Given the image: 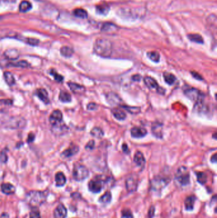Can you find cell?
I'll return each mask as SVG.
<instances>
[{
	"label": "cell",
	"mask_w": 217,
	"mask_h": 218,
	"mask_svg": "<svg viewBox=\"0 0 217 218\" xmlns=\"http://www.w3.org/2000/svg\"><path fill=\"white\" fill-rule=\"evenodd\" d=\"M94 53L102 58H110L113 52V45L106 38H98L94 45Z\"/></svg>",
	"instance_id": "1"
},
{
	"label": "cell",
	"mask_w": 217,
	"mask_h": 218,
	"mask_svg": "<svg viewBox=\"0 0 217 218\" xmlns=\"http://www.w3.org/2000/svg\"><path fill=\"white\" fill-rule=\"evenodd\" d=\"M47 200V195L44 192L39 191H31L27 193L26 202L32 207H37Z\"/></svg>",
	"instance_id": "2"
},
{
	"label": "cell",
	"mask_w": 217,
	"mask_h": 218,
	"mask_svg": "<svg viewBox=\"0 0 217 218\" xmlns=\"http://www.w3.org/2000/svg\"><path fill=\"white\" fill-rule=\"evenodd\" d=\"M89 172L86 166L77 163L73 169V177L77 181H82L89 177Z\"/></svg>",
	"instance_id": "3"
},
{
	"label": "cell",
	"mask_w": 217,
	"mask_h": 218,
	"mask_svg": "<svg viewBox=\"0 0 217 218\" xmlns=\"http://www.w3.org/2000/svg\"><path fill=\"white\" fill-rule=\"evenodd\" d=\"M175 179L182 186H187L190 183V173L188 169L182 166L178 169L175 173Z\"/></svg>",
	"instance_id": "4"
},
{
	"label": "cell",
	"mask_w": 217,
	"mask_h": 218,
	"mask_svg": "<svg viewBox=\"0 0 217 218\" xmlns=\"http://www.w3.org/2000/svg\"><path fill=\"white\" fill-rule=\"evenodd\" d=\"M169 182V178L161 175H157L151 181V188L153 191H161L164 189Z\"/></svg>",
	"instance_id": "5"
},
{
	"label": "cell",
	"mask_w": 217,
	"mask_h": 218,
	"mask_svg": "<svg viewBox=\"0 0 217 218\" xmlns=\"http://www.w3.org/2000/svg\"><path fill=\"white\" fill-rule=\"evenodd\" d=\"M106 181L102 179L101 176H96L90 180L88 184V188L90 191L93 193H98L101 191Z\"/></svg>",
	"instance_id": "6"
},
{
	"label": "cell",
	"mask_w": 217,
	"mask_h": 218,
	"mask_svg": "<svg viewBox=\"0 0 217 218\" xmlns=\"http://www.w3.org/2000/svg\"><path fill=\"white\" fill-rule=\"evenodd\" d=\"M185 95L190 100L199 103H201L204 98V95L198 89L194 88H188L184 91Z\"/></svg>",
	"instance_id": "7"
},
{
	"label": "cell",
	"mask_w": 217,
	"mask_h": 218,
	"mask_svg": "<svg viewBox=\"0 0 217 218\" xmlns=\"http://www.w3.org/2000/svg\"><path fill=\"white\" fill-rule=\"evenodd\" d=\"M49 121L52 126H57L63 122V113L59 110H55L52 112L49 118Z\"/></svg>",
	"instance_id": "8"
},
{
	"label": "cell",
	"mask_w": 217,
	"mask_h": 218,
	"mask_svg": "<svg viewBox=\"0 0 217 218\" xmlns=\"http://www.w3.org/2000/svg\"><path fill=\"white\" fill-rule=\"evenodd\" d=\"M138 180L134 177V176H131L128 177L126 181V187L127 191L130 193H133L136 191L138 188Z\"/></svg>",
	"instance_id": "9"
},
{
	"label": "cell",
	"mask_w": 217,
	"mask_h": 218,
	"mask_svg": "<svg viewBox=\"0 0 217 218\" xmlns=\"http://www.w3.org/2000/svg\"><path fill=\"white\" fill-rule=\"evenodd\" d=\"M144 82L145 85L150 89H156L157 90L158 92H161V93H163L162 92V91H164L162 88H160L157 82L153 78L149 77V76H147L144 78Z\"/></svg>",
	"instance_id": "10"
},
{
	"label": "cell",
	"mask_w": 217,
	"mask_h": 218,
	"mask_svg": "<svg viewBox=\"0 0 217 218\" xmlns=\"http://www.w3.org/2000/svg\"><path fill=\"white\" fill-rule=\"evenodd\" d=\"M67 216V210L65 206L60 203L59 204L54 211V218H66Z\"/></svg>",
	"instance_id": "11"
},
{
	"label": "cell",
	"mask_w": 217,
	"mask_h": 218,
	"mask_svg": "<svg viewBox=\"0 0 217 218\" xmlns=\"http://www.w3.org/2000/svg\"><path fill=\"white\" fill-rule=\"evenodd\" d=\"M147 133V130L141 127H134L131 130V136L134 138H142L145 136Z\"/></svg>",
	"instance_id": "12"
},
{
	"label": "cell",
	"mask_w": 217,
	"mask_h": 218,
	"mask_svg": "<svg viewBox=\"0 0 217 218\" xmlns=\"http://www.w3.org/2000/svg\"><path fill=\"white\" fill-rule=\"evenodd\" d=\"M197 200V198L195 195H190L187 196L185 200V207L187 211H192L194 209V207L195 202Z\"/></svg>",
	"instance_id": "13"
},
{
	"label": "cell",
	"mask_w": 217,
	"mask_h": 218,
	"mask_svg": "<svg viewBox=\"0 0 217 218\" xmlns=\"http://www.w3.org/2000/svg\"><path fill=\"white\" fill-rule=\"evenodd\" d=\"M36 95L45 104H48L50 103V100L48 98V95L47 91L43 88H40L36 90Z\"/></svg>",
	"instance_id": "14"
},
{
	"label": "cell",
	"mask_w": 217,
	"mask_h": 218,
	"mask_svg": "<svg viewBox=\"0 0 217 218\" xmlns=\"http://www.w3.org/2000/svg\"><path fill=\"white\" fill-rule=\"evenodd\" d=\"M78 151H79L78 146H77L76 145H71L69 148H68L65 151H63V152L61 154V155L65 158H69L72 156L76 154L78 152Z\"/></svg>",
	"instance_id": "15"
},
{
	"label": "cell",
	"mask_w": 217,
	"mask_h": 218,
	"mask_svg": "<svg viewBox=\"0 0 217 218\" xmlns=\"http://www.w3.org/2000/svg\"><path fill=\"white\" fill-rule=\"evenodd\" d=\"M134 161L138 167H143L145 164V159H144L143 153L140 151H137L134 156Z\"/></svg>",
	"instance_id": "16"
},
{
	"label": "cell",
	"mask_w": 217,
	"mask_h": 218,
	"mask_svg": "<svg viewBox=\"0 0 217 218\" xmlns=\"http://www.w3.org/2000/svg\"><path fill=\"white\" fill-rule=\"evenodd\" d=\"M68 86L70 89L76 94H82L85 91V88L74 82H68Z\"/></svg>",
	"instance_id": "17"
},
{
	"label": "cell",
	"mask_w": 217,
	"mask_h": 218,
	"mask_svg": "<svg viewBox=\"0 0 217 218\" xmlns=\"http://www.w3.org/2000/svg\"><path fill=\"white\" fill-rule=\"evenodd\" d=\"M2 191L6 194H12L15 192V188L10 183H3L1 185Z\"/></svg>",
	"instance_id": "18"
},
{
	"label": "cell",
	"mask_w": 217,
	"mask_h": 218,
	"mask_svg": "<svg viewBox=\"0 0 217 218\" xmlns=\"http://www.w3.org/2000/svg\"><path fill=\"white\" fill-rule=\"evenodd\" d=\"M56 186L58 187L63 186L66 182V178L65 177V174L63 172H58L56 174L55 177Z\"/></svg>",
	"instance_id": "19"
},
{
	"label": "cell",
	"mask_w": 217,
	"mask_h": 218,
	"mask_svg": "<svg viewBox=\"0 0 217 218\" xmlns=\"http://www.w3.org/2000/svg\"><path fill=\"white\" fill-rule=\"evenodd\" d=\"M96 11L101 15H106L110 11V6L106 3H100L96 6Z\"/></svg>",
	"instance_id": "20"
},
{
	"label": "cell",
	"mask_w": 217,
	"mask_h": 218,
	"mask_svg": "<svg viewBox=\"0 0 217 218\" xmlns=\"http://www.w3.org/2000/svg\"><path fill=\"white\" fill-rule=\"evenodd\" d=\"M5 56L9 59L15 60L19 57V53L16 49H8L5 52Z\"/></svg>",
	"instance_id": "21"
},
{
	"label": "cell",
	"mask_w": 217,
	"mask_h": 218,
	"mask_svg": "<svg viewBox=\"0 0 217 218\" xmlns=\"http://www.w3.org/2000/svg\"><path fill=\"white\" fill-rule=\"evenodd\" d=\"M117 28H118L117 26L114 24L110 23H106L102 25L101 28V31L105 32L112 33V32H115V31H117Z\"/></svg>",
	"instance_id": "22"
},
{
	"label": "cell",
	"mask_w": 217,
	"mask_h": 218,
	"mask_svg": "<svg viewBox=\"0 0 217 218\" xmlns=\"http://www.w3.org/2000/svg\"><path fill=\"white\" fill-rule=\"evenodd\" d=\"M112 113L118 120H123L126 118V113L119 109H113L112 110Z\"/></svg>",
	"instance_id": "23"
},
{
	"label": "cell",
	"mask_w": 217,
	"mask_h": 218,
	"mask_svg": "<svg viewBox=\"0 0 217 218\" xmlns=\"http://www.w3.org/2000/svg\"><path fill=\"white\" fill-rule=\"evenodd\" d=\"M163 77L165 82H166L169 85L173 84L176 82V80H177V78H176V77L173 74L169 72H164L163 74Z\"/></svg>",
	"instance_id": "24"
},
{
	"label": "cell",
	"mask_w": 217,
	"mask_h": 218,
	"mask_svg": "<svg viewBox=\"0 0 217 218\" xmlns=\"http://www.w3.org/2000/svg\"><path fill=\"white\" fill-rule=\"evenodd\" d=\"M4 78H5V80L8 86H12L15 84V78H14L13 74H12L11 72L5 71L4 73Z\"/></svg>",
	"instance_id": "25"
},
{
	"label": "cell",
	"mask_w": 217,
	"mask_h": 218,
	"mask_svg": "<svg viewBox=\"0 0 217 218\" xmlns=\"http://www.w3.org/2000/svg\"><path fill=\"white\" fill-rule=\"evenodd\" d=\"M32 8V5L26 0H23L19 5V10L21 12H27Z\"/></svg>",
	"instance_id": "26"
},
{
	"label": "cell",
	"mask_w": 217,
	"mask_h": 218,
	"mask_svg": "<svg viewBox=\"0 0 217 218\" xmlns=\"http://www.w3.org/2000/svg\"><path fill=\"white\" fill-rule=\"evenodd\" d=\"M60 52L61 55L66 58L71 57L74 53L73 49L68 46H64L63 47H61Z\"/></svg>",
	"instance_id": "27"
},
{
	"label": "cell",
	"mask_w": 217,
	"mask_h": 218,
	"mask_svg": "<svg viewBox=\"0 0 217 218\" xmlns=\"http://www.w3.org/2000/svg\"><path fill=\"white\" fill-rule=\"evenodd\" d=\"M59 100L61 101L62 102L64 103H68L71 101V96L69 92L65 91H61L59 93Z\"/></svg>",
	"instance_id": "28"
},
{
	"label": "cell",
	"mask_w": 217,
	"mask_h": 218,
	"mask_svg": "<svg viewBox=\"0 0 217 218\" xmlns=\"http://www.w3.org/2000/svg\"><path fill=\"white\" fill-rule=\"evenodd\" d=\"M111 193L110 191H106L104 194H102L99 199V202L103 204H107L111 200Z\"/></svg>",
	"instance_id": "29"
},
{
	"label": "cell",
	"mask_w": 217,
	"mask_h": 218,
	"mask_svg": "<svg viewBox=\"0 0 217 218\" xmlns=\"http://www.w3.org/2000/svg\"><path fill=\"white\" fill-rule=\"evenodd\" d=\"M90 134L92 136L94 137L97 139H101L104 136V132H103L102 129L98 127H95L94 128H92V130L90 131Z\"/></svg>",
	"instance_id": "30"
},
{
	"label": "cell",
	"mask_w": 217,
	"mask_h": 218,
	"mask_svg": "<svg viewBox=\"0 0 217 218\" xmlns=\"http://www.w3.org/2000/svg\"><path fill=\"white\" fill-rule=\"evenodd\" d=\"M188 38L190 41L195 43L203 44L204 42L203 38L199 34H189Z\"/></svg>",
	"instance_id": "31"
},
{
	"label": "cell",
	"mask_w": 217,
	"mask_h": 218,
	"mask_svg": "<svg viewBox=\"0 0 217 218\" xmlns=\"http://www.w3.org/2000/svg\"><path fill=\"white\" fill-rule=\"evenodd\" d=\"M195 175L197 176V181L201 184H204L207 182V175L204 172H195Z\"/></svg>",
	"instance_id": "32"
},
{
	"label": "cell",
	"mask_w": 217,
	"mask_h": 218,
	"mask_svg": "<svg viewBox=\"0 0 217 218\" xmlns=\"http://www.w3.org/2000/svg\"><path fill=\"white\" fill-rule=\"evenodd\" d=\"M73 13L76 17H77L78 18H81V19H86L88 16L87 12L86 11V10L82 9V8L75 9L74 10Z\"/></svg>",
	"instance_id": "33"
},
{
	"label": "cell",
	"mask_w": 217,
	"mask_h": 218,
	"mask_svg": "<svg viewBox=\"0 0 217 218\" xmlns=\"http://www.w3.org/2000/svg\"><path fill=\"white\" fill-rule=\"evenodd\" d=\"M147 56L153 62H156V63H157L160 61V54L157 51L148 52L147 53Z\"/></svg>",
	"instance_id": "34"
},
{
	"label": "cell",
	"mask_w": 217,
	"mask_h": 218,
	"mask_svg": "<svg viewBox=\"0 0 217 218\" xmlns=\"http://www.w3.org/2000/svg\"><path fill=\"white\" fill-rule=\"evenodd\" d=\"M8 65L14 66V67H20V68H28L30 66V65L28 62L24 60L18 61L17 63H9Z\"/></svg>",
	"instance_id": "35"
},
{
	"label": "cell",
	"mask_w": 217,
	"mask_h": 218,
	"mask_svg": "<svg viewBox=\"0 0 217 218\" xmlns=\"http://www.w3.org/2000/svg\"><path fill=\"white\" fill-rule=\"evenodd\" d=\"M106 98L107 100L109 101L110 103H113V104H117V103H119L120 101V99L118 97L117 95L114 94V93H109Z\"/></svg>",
	"instance_id": "36"
},
{
	"label": "cell",
	"mask_w": 217,
	"mask_h": 218,
	"mask_svg": "<svg viewBox=\"0 0 217 218\" xmlns=\"http://www.w3.org/2000/svg\"><path fill=\"white\" fill-rule=\"evenodd\" d=\"M122 108L124 109L129 112L132 113V114H138L141 112V109L140 107H128V106H125L122 105L121 106Z\"/></svg>",
	"instance_id": "37"
},
{
	"label": "cell",
	"mask_w": 217,
	"mask_h": 218,
	"mask_svg": "<svg viewBox=\"0 0 217 218\" xmlns=\"http://www.w3.org/2000/svg\"><path fill=\"white\" fill-rule=\"evenodd\" d=\"M50 75H52L54 77V79L58 82H62L64 80V77L62 75H59L58 73L54 69H52L50 71Z\"/></svg>",
	"instance_id": "38"
},
{
	"label": "cell",
	"mask_w": 217,
	"mask_h": 218,
	"mask_svg": "<svg viewBox=\"0 0 217 218\" xmlns=\"http://www.w3.org/2000/svg\"><path fill=\"white\" fill-rule=\"evenodd\" d=\"M30 218H41L40 212L37 207H32L29 215Z\"/></svg>",
	"instance_id": "39"
},
{
	"label": "cell",
	"mask_w": 217,
	"mask_h": 218,
	"mask_svg": "<svg viewBox=\"0 0 217 218\" xmlns=\"http://www.w3.org/2000/svg\"><path fill=\"white\" fill-rule=\"evenodd\" d=\"M122 218H134L132 212L127 209L122 211Z\"/></svg>",
	"instance_id": "40"
},
{
	"label": "cell",
	"mask_w": 217,
	"mask_h": 218,
	"mask_svg": "<svg viewBox=\"0 0 217 218\" xmlns=\"http://www.w3.org/2000/svg\"><path fill=\"white\" fill-rule=\"evenodd\" d=\"M7 150L6 149H3L1 152H0V161L5 163L8 160V156L6 154Z\"/></svg>",
	"instance_id": "41"
},
{
	"label": "cell",
	"mask_w": 217,
	"mask_h": 218,
	"mask_svg": "<svg viewBox=\"0 0 217 218\" xmlns=\"http://www.w3.org/2000/svg\"><path fill=\"white\" fill-rule=\"evenodd\" d=\"M27 43L29 45H37L39 44L40 43V41L38 39H36V38H27Z\"/></svg>",
	"instance_id": "42"
},
{
	"label": "cell",
	"mask_w": 217,
	"mask_h": 218,
	"mask_svg": "<svg viewBox=\"0 0 217 218\" xmlns=\"http://www.w3.org/2000/svg\"><path fill=\"white\" fill-rule=\"evenodd\" d=\"M94 146H95V142L94 140H90L86 145V149L88 150H92L94 148Z\"/></svg>",
	"instance_id": "43"
},
{
	"label": "cell",
	"mask_w": 217,
	"mask_h": 218,
	"mask_svg": "<svg viewBox=\"0 0 217 218\" xmlns=\"http://www.w3.org/2000/svg\"><path fill=\"white\" fill-rule=\"evenodd\" d=\"M155 211H156V209H155L154 206H151L149 209L148 211V218H153L155 216Z\"/></svg>",
	"instance_id": "44"
},
{
	"label": "cell",
	"mask_w": 217,
	"mask_h": 218,
	"mask_svg": "<svg viewBox=\"0 0 217 218\" xmlns=\"http://www.w3.org/2000/svg\"><path fill=\"white\" fill-rule=\"evenodd\" d=\"M97 107H98V105H96V103H90L87 105V109L90 110H95L96 109Z\"/></svg>",
	"instance_id": "45"
},
{
	"label": "cell",
	"mask_w": 217,
	"mask_h": 218,
	"mask_svg": "<svg viewBox=\"0 0 217 218\" xmlns=\"http://www.w3.org/2000/svg\"><path fill=\"white\" fill-rule=\"evenodd\" d=\"M191 74L192 75V76L196 79H198V80H202V77L199 74V73H197V72H195V71H192L191 72Z\"/></svg>",
	"instance_id": "46"
},
{
	"label": "cell",
	"mask_w": 217,
	"mask_h": 218,
	"mask_svg": "<svg viewBox=\"0 0 217 218\" xmlns=\"http://www.w3.org/2000/svg\"><path fill=\"white\" fill-rule=\"evenodd\" d=\"M35 139V135H34V133H30L29 134V135H28V137H27V142L28 143H30V142H32L34 141Z\"/></svg>",
	"instance_id": "47"
},
{
	"label": "cell",
	"mask_w": 217,
	"mask_h": 218,
	"mask_svg": "<svg viewBox=\"0 0 217 218\" xmlns=\"http://www.w3.org/2000/svg\"><path fill=\"white\" fill-rule=\"evenodd\" d=\"M122 149H123V151L125 153L127 154L129 152V148H128V146H127V145L126 143H123V145H122Z\"/></svg>",
	"instance_id": "48"
},
{
	"label": "cell",
	"mask_w": 217,
	"mask_h": 218,
	"mask_svg": "<svg viewBox=\"0 0 217 218\" xmlns=\"http://www.w3.org/2000/svg\"><path fill=\"white\" fill-rule=\"evenodd\" d=\"M132 79L134 81H140L141 79V76L140 75H135L132 77Z\"/></svg>",
	"instance_id": "49"
},
{
	"label": "cell",
	"mask_w": 217,
	"mask_h": 218,
	"mask_svg": "<svg viewBox=\"0 0 217 218\" xmlns=\"http://www.w3.org/2000/svg\"><path fill=\"white\" fill-rule=\"evenodd\" d=\"M2 102H4L5 103V104H6V105H12V100H9V99H7L6 100H3V101H2Z\"/></svg>",
	"instance_id": "50"
},
{
	"label": "cell",
	"mask_w": 217,
	"mask_h": 218,
	"mask_svg": "<svg viewBox=\"0 0 217 218\" xmlns=\"http://www.w3.org/2000/svg\"><path fill=\"white\" fill-rule=\"evenodd\" d=\"M216 154H214L213 156H212V157L211 158V161L212 163H216Z\"/></svg>",
	"instance_id": "51"
}]
</instances>
